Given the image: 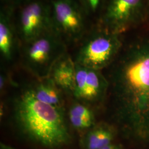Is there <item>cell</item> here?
<instances>
[{"label":"cell","instance_id":"1","mask_svg":"<svg viewBox=\"0 0 149 149\" xmlns=\"http://www.w3.org/2000/svg\"><path fill=\"white\" fill-rule=\"evenodd\" d=\"M109 66L107 95L116 127L131 140L149 144V37L121 48Z\"/></svg>","mask_w":149,"mask_h":149},{"label":"cell","instance_id":"2","mask_svg":"<svg viewBox=\"0 0 149 149\" xmlns=\"http://www.w3.org/2000/svg\"><path fill=\"white\" fill-rule=\"evenodd\" d=\"M65 112L39 101L29 88L13 102V118L18 131L44 148L58 149L71 143Z\"/></svg>","mask_w":149,"mask_h":149},{"label":"cell","instance_id":"3","mask_svg":"<svg viewBox=\"0 0 149 149\" xmlns=\"http://www.w3.org/2000/svg\"><path fill=\"white\" fill-rule=\"evenodd\" d=\"M66 43L54 30L21 45L23 67L37 79L49 76L54 65L67 53Z\"/></svg>","mask_w":149,"mask_h":149},{"label":"cell","instance_id":"4","mask_svg":"<svg viewBox=\"0 0 149 149\" xmlns=\"http://www.w3.org/2000/svg\"><path fill=\"white\" fill-rule=\"evenodd\" d=\"M118 34L104 28L87 32L79 42L75 63L98 70L108 67L122 47Z\"/></svg>","mask_w":149,"mask_h":149},{"label":"cell","instance_id":"5","mask_svg":"<svg viewBox=\"0 0 149 149\" xmlns=\"http://www.w3.org/2000/svg\"><path fill=\"white\" fill-rule=\"evenodd\" d=\"M54 31L68 43L80 42L87 33V16L77 0H50Z\"/></svg>","mask_w":149,"mask_h":149},{"label":"cell","instance_id":"6","mask_svg":"<svg viewBox=\"0 0 149 149\" xmlns=\"http://www.w3.org/2000/svg\"><path fill=\"white\" fill-rule=\"evenodd\" d=\"M17 9L18 13L14 21L21 44L54 30L49 1L31 0Z\"/></svg>","mask_w":149,"mask_h":149},{"label":"cell","instance_id":"7","mask_svg":"<svg viewBox=\"0 0 149 149\" xmlns=\"http://www.w3.org/2000/svg\"><path fill=\"white\" fill-rule=\"evenodd\" d=\"M76 64L72 97L89 106L104 101L107 95L108 82L101 70Z\"/></svg>","mask_w":149,"mask_h":149},{"label":"cell","instance_id":"8","mask_svg":"<svg viewBox=\"0 0 149 149\" xmlns=\"http://www.w3.org/2000/svg\"><path fill=\"white\" fill-rule=\"evenodd\" d=\"M142 0H109L104 15V28L119 34L128 26L141 5Z\"/></svg>","mask_w":149,"mask_h":149},{"label":"cell","instance_id":"9","mask_svg":"<svg viewBox=\"0 0 149 149\" xmlns=\"http://www.w3.org/2000/svg\"><path fill=\"white\" fill-rule=\"evenodd\" d=\"M15 10L3 5L0 12V53L7 61L13 59L19 42L14 21Z\"/></svg>","mask_w":149,"mask_h":149},{"label":"cell","instance_id":"10","mask_svg":"<svg viewBox=\"0 0 149 149\" xmlns=\"http://www.w3.org/2000/svg\"><path fill=\"white\" fill-rule=\"evenodd\" d=\"M76 64L68 53L54 65L49 77L64 94L72 96L74 88Z\"/></svg>","mask_w":149,"mask_h":149},{"label":"cell","instance_id":"11","mask_svg":"<svg viewBox=\"0 0 149 149\" xmlns=\"http://www.w3.org/2000/svg\"><path fill=\"white\" fill-rule=\"evenodd\" d=\"M29 89L39 101L65 112L64 93L49 76L37 79Z\"/></svg>","mask_w":149,"mask_h":149},{"label":"cell","instance_id":"12","mask_svg":"<svg viewBox=\"0 0 149 149\" xmlns=\"http://www.w3.org/2000/svg\"><path fill=\"white\" fill-rule=\"evenodd\" d=\"M68 117L70 125L83 134L96 125L95 116L91 107L75 100L69 108Z\"/></svg>","mask_w":149,"mask_h":149},{"label":"cell","instance_id":"13","mask_svg":"<svg viewBox=\"0 0 149 149\" xmlns=\"http://www.w3.org/2000/svg\"><path fill=\"white\" fill-rule=\"evenodd\" d=\"M114 135V129L112 126L95 125L82 134L80 145L83 149H101L111 144Z\"/></svg>","mask_w":149,"mask_h":149},{"label":"cell","instance_id":"14","mask_svg":"<svg viewBox=\"0 0 149 149\" xmlns=\"http://www.w3.org/2000/svg\"><path fill=\"white\" fill-rule=\"evenodd\" d=\"M88 17L95 15L101 5L102 0H77Z\"/></svg>","mask_w":149,"mask_h":149},{"label":"cell","instance_id":"15","mask_svg":"<svg viewBox=\"0 0 149 149\" xmlns=\"http://www.w3.org/2000/svg\"><path fill=\"white\" fill-rule=\"evenodd\" d=\"M31 0H2L3 6L16 10Z\"/></svg>","mask_w":149,"mask_h":149},{"label":"cell","instance_id":"16","mask_svg":"<svg viewBox=\"0 0 149 149\" xmlns=\"http://www.w3.org/2000/svg\"><path fill=\"white\" fill-rule=\"evenodd\" d=\"M7 74H4L3 72L2 73L1 72L0 75V91L1 93L4 90L6 86L7 85Z\"/></svg>","mask_w":149,"mask_h":149},{"label":"cell","instance_id":"17","mask_svg":"<svg viewBox=\"0 0 149 149\" xmlns=\"http://www.w3.org/2000/svg\"><path fill=\"white\" fill-rule=\"evenodd\" d=\"M101 149H122L120 147L116 145H114V144H113L112 143L111 144H109V145H107L106 146L103 147Z\"/></svg>","mask_w":149,"mask_h":149},{"label":"cell","instance_id":"18","mask_svg":"<svg viewBox=\"0 0 149 149\" xmlns=\"http://www.w3.org/2000/svg\"><path fill=\"white\" fill-rule=\"evenodd\" d=\"M0 149H16L12 148L11 146H9L8 145L1 143L0 144Z\"/></svg>","mask_w":149,"mask_h":149}]
</instances>
